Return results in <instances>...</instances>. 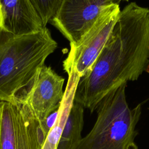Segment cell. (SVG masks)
I'll return each mask as SVG.
<instances>
[{
  "label": "cell",
  "mask_w": 149,
  "mask_h": 149,
  "mask_svg": "<svg viewBox=\"0 0 149 149\" xmlns=\"http://www.w3.org/2000/svg\"><path fill=\"white\" fill-rule=\"evenodd\" d=\"M126 86V83H123L101 100L93 128L71 149H139L134 139L141 104L129 108Z\"/></svg>",
  "instance_id": "cell-3"
},
{
  "label": "cell",
  "mask_w": 149,
  "mask_h": 149,
  "mask_svg": "<svg viewBox=\"0 0 149 149\" xmlns=\"http://www.w3.org/2000/svg\"><path fill=\"white\" fill-rule=\"evenodd\" d=\"M146 71L147 73H149V65H148V67H147V69H146Z\"/></svg>",
  "instance_id": "cell-12"
},
{
  "label": "cell",
  "mask_w": 149,
  "mask_h": 149,
  "mask_svg": "<svg viewBox=\"0 0 149 149\" xmlns=\"http://www.w3.org/2000/svg\"><path fill=\"white\" fill-rule=\"evenodd\" d=\"M1 15L0 12V29H1Z\"/></svg>",
  "instance_id": "cell-13"
},
{
  "label": "cell",
  "mask_w": 149,
  "mask_h": 149,
  "mask_svg": "<svg viewBox=\"0 0 149 149\" xmlns=\"http://www.w3.org/2000/svg\"><path fill=\"white\" fill-rule=\"evenodd\" d=\"M48 132L23 102L0 101V149H42Z\"/></svg>",
  "instance_id": "cell-4"
},
{
  "label": "cell",
  "mask_w": 149,
  "mask_h": 149,
  "mask_svg": "<svg viewBox=\"0 0 149 149\" xmlns=\"http://www.w3.org/2000/svg\"><path fill=\"white\" fill-rule=\"evenodd\" d=\"M41 17L44 26L55 17L63 0H30Z\"/></svg>",
  "instance_id": "cell-11"
},
{
  "label": "cell",
  "mask_w": 149,
  "mask_h": 149,
  "mask_svg": "<svg viewBox=\"0 0 149 149\" xmlns=\"http://www.w3.org/2000/svg\"><path fill=\"white\" fill-rule=\"evenodd\" d=\"M65 79L52 69L44 65L38 70L34 83L20 102L30 109L35 118L43 123L59 108L64 95Z\"/></svg>",
  "instance_id": "cell-7"
},
{
  "label": "cell",
  "mask_w": 149,
  "mask_h": 149,
  "mask_svg": "<svg viewBox=\"0 0 149 149\" xmlns=\"http://www.w3.org/2000/svg\"><path fill=\"white\" fill-rule=\"evenodd\" d=\"M57 47L47 27L24 35L0 29V101L21 102L38 70Z\"/></svg>",
  "instance_id": "cell-2"
},
{
  "label": "cell",
  "mask_w": 149,
  "mask_h": 149,
  "mask_svg": "<svg viewBox=\"0 0 149 149\" xmlns=\"http://www.w3.org/2000/svg\"><path fill=\"white\" fill-rule=\"evenodd\" d=\"M115 0H63L50 23L70 42L76 44L90 29L102 9Z\"/></svg>",
  "instance_id": "cell-6"
},
{
  "label": "cell",
  "mask_w": 149,
  "mask_h": 149,
  "mask_svg": "<svg viewBox=\"0 0 149 149\" xmlns=\"http://www.w3.org/2000/svg\"><path fill=\"white\" fill-rule=\"evenodd\" d=\"M79 79L73 74L69 76L64 95L57 111L55 122L49 129L42 149H56L57 146L74 102V97Z\"/></svg>",
  "instance_id": "cell-9"
},
{
  "label": "cell",
  "mask_w": 149,
  "mask_h": 149,
  "mask_svg": "<svg viewBox=\"0 0 149 149\" xmlns=\"http://www.w3.org/2000/svg\"><path fill=\"white\" fill-rule=\"evenodd\" d=\"M149 65V9L131 2L120 10L94 64L81 77L74 101L92 113L109 92L134 81Z\"/></svg>",
  "instance_id": "cell-1"
},
{
  "label": "cell",
  "mask_w": 149,
  "mask_h": 149,
  "mask_svg": "<svg viewBox=\"0 0 149 149\" xmlns=\"http://www.w3.org/2000/svg\"><path fill=\"white\" fill-rule=\"evenodd\" d=\"M120 10L118 3L105 6L90 29L74 45L63 61V69L68 74H73L79 79L90 69L102 49Z\"/></svg>",
  "instance_id": "cell-5"
},
{
  "label": "cell",
  "mask_w": 149,
  "mask_h": 149,
  "mask_svg": "<svg viewBox=\"0 0 149 149\" xmlns=\"http://www.w3.org/2000/svg\"><path fill=\"white\" fill-rule=\"evenodd\" d=\"M84 109L74 101L56 149H71L82 138Z\"/></svg>",
  "instance_id": "cell-10"
},
{
  "label": "cell",
  "mask_w": 149,
  "mask_h": 149,
  "mask_svg": "<svg viewBox=\"0 0 149 149\" xmlns=\"http://www.w3.org/2000/svg\"><path fill=\"white\" fill-rule=\"evenodd\" d=\"M1 29L15 35L43 30L42 21L30 0H0Z\"/></svg>",
  "instance_id": "cell-8"
},
{
  "label": "cell",
  "mask_w": 149,
  "mask_h": 149,
  "mask_svg": "<svg viewBox=\"0 0 149 149\" xmlns=\"http://www.w3.org/2000/svg\"><path fill=\"white\" fill-rule=\"evenodd\" d=\"M120 1H128L129 0H120Z\"/></svg>",
  "instance_id": "cell-14"
}]
</instances>
